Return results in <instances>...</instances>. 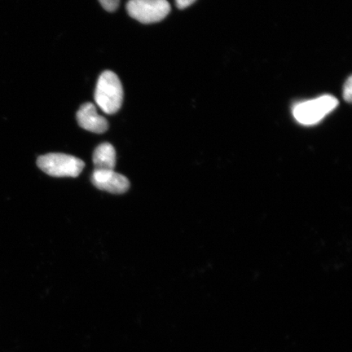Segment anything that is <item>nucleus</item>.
Listing matches in <instances>:
<instances>
[{
    "mask_svg": "<svg viewBox=\"0 0 352 352\" xmlns=\"http://www.w3.org/2000/svg\"><path fill=\"white\" fill-rule=\"evenodd\" d=\"M101 6L108 12H114L120 6V0H99Z\"/></svg>",
    "mask_w": 352,
    "mask_h": 352,
    "instance_id": "nucleus-8",
    "label": "nucleus"
},
{
    "mask_svg": "<svg viewBox=\"0 0 352 352\" xmlns=\"http://www.w3.org/2000/svg\"><path fill=\"white\" fill-rule=\"evenodd\" d=\"M91 183L100 190L114 195H122L130 188L129 179L114 170H95L91 175Z\"/></svg>",
    "mask_w": 352,
    "mask_h": 352,
    "instance_id": "nucleus-5",
    "label": "nucleus"
},
{
    "mask_svg": "<svg viewBox=\"0 0 352 352\" xmlns=\"http://www.w3.org/2000/svg\"><path fill=\"white\" fill-rule=\"evenodd\" d=\"M37 165L54 177H78L85 164L79 158L65 153H47L38 157Z\"/></svg>",
    "mask_w": 352,
    "mask_h": 352,
    "instance_id": "nucleus-2",
    "label": "nucleus"
},
{
    "mask_svg": "<svg viewBox=\"0 0 352 352\" xmlns=\"http://www.w3.org/2000/svg\"><path fill=\"white\" fill-rule=\"evenodd\" d=\"M343 98L351 103L352 100V78L350 76L343 87Z\"/></svg>",
    "mask_w": 352,
    "mask_h": 352,
    "instance_id": "nucleus-9",
    "label": "nucleus"
},
{
    "mask_svg": "<svg viewBox=\"0 0 352 352\" xmlns=\"http://www.w3.org/2000/svg\"><path fill=\"white\" fill-rule=\"evenodd\" d=\"M95 170H113L116 165V152L113 145L103 143L94 153Z\"/></svg>",
    "mask_w": 352,
    "mask_h": 352,
    "instance_id": "nucleus-7",
    "label": "nucleus"
},
{
    "mask_svg": "<svg viewBox=\"0 0 352 352\" xmlns=\"http://www.w3.org/2000/svg\"><path fill=\"white\" fill-rule=\"evenodd\" d=\"M96 104L107 114L116 113L123 101V89L120 79L112 72L100 74L95 91Z\"/></svg>",
    "mask_w": 352,
    "mask_h": 352,
    "instance_id": "nucleus-1",
    "label": "nucleus"
},
{
    "mask_svg": "<svg viewBox=\"0 0 352 352\" xmlns=\"http://www.w3.org/2000/svg\"><path fill=\"white\" fill-rule=\"evenodd\" d=\"M77 120L82 129L94 133H104L109 129L108 121L98 114L91 103L82 105L77 113Z\"/></svg>",
    "mask_w": 352,
    "mask_h": 352,
    "instance_id": "nucleus-6",
    "label": "nucleus"
},
{
    "mask_svg": "<svg viewBox=\"0 0 352 352\" xmlns=\"http://www.w3.org/2000/svg\"><path fill=\"white\" fill-rule=\"evenodd\" d=\"M126 10L132 19L151 24L164 20L169 14L170 6L166 0H129Z\"/></svg>",
    "mask_w": 352,
    "mask_h": 352,
    "instance_id": "nucleus-4",
    "label": "nucleus"
},
{
    "mask_svg": "<svg viewBox=\"0 0 352 352\" xmlns=\"http://www.w3.org/2000/svg\"><path fill=\"white\" fill-rule=\"evenodd\" d=\"M195 1L196 0H175L176 6L179 10H184V8L192 6Z\"/></svg>",
    "mask_w": 352,
    "mask_h": 352,
    "instance_id": "nucleus-10",
    "label": "nucleus"
},
{
    "mask_svg": "<svg viewBox=\"0 0 352 352\" xmlns=\"http://www.w3.org/2000/svg\"><path fill=\"white\" fill-rule=\"evenodd\" d=\"M338 101L333 96L324 95L294 105V118L302 125H314L322 120L338 107Z\"/></svg>",
    "mask_w": 352,
    "mask_h": 352,
    "instance_id": "nucleus-3",
    "label": "nucleus"
}]
</instances>
